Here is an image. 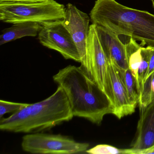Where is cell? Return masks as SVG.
<instances>
[{
    "instance_id": "9c48e42d",
    "label": "cell",
    "mask_w": 154,
    "mask_h": 154,
    "mask_svg": "<svg viewBox=\"0 0 154 154\" xmlns=\"http://www.w3.org/2000/svg\"><path fill=\"white\" fill-rule=\"evenodd\" d=\"M90 18L86 13L79 10L76 7L68 3L66 8L63 25L72 36L79 52L81 63L86 56V42L89 32Z\"/></svg>"
},
{
    "instance_id": "4fadbf2b",
    "label": "cell",
    "mask_w": 154,
    "mask_h": 154,
    "mask_svg": "<svg viewBox=\"0 0 154 154\" xmlns=\"http://www.w3.org/2000/svg\"><path fill=\"white\" fill-rule=\"evenodd\" d=\"M125 45L129 69L136 79L139 93L138 73L142 59L141 54L142 46L138 44L137 41L132 38H131L130 39Z\"/></svg>"
},
{
    "instance_id": "44dd1931",
    "label": "cell",
    "mask_w": 154,
    "mask_h": 154,
    "mask_svg": "<svg viewBox=\"0 0 154 154\" xmlns=\"http://www.w3.org/2000/svg\"><path fill=\"white\" fill-rule=\"evenodd\" d=\"M151 2H152V5H153V8H154V0H151Z\"/></svg>"
},
{
    "instance_id": "3957f363",
    "label": "cell",
    "mask_w": 154,
    "mask_h": 154,
    "mask_svg": "<svg viewBox=\"0 0 154 154\" xmlns=\"http://www.w3.org/2000/svg\"><path fill=\"white\" fill-rule=\"evenodd\" d=\"M73 117L66 94L58 86L47 99L29 103L10 117L1 119L0 129L15 133H34L70 121Z\"/></svg>"
},
{
    "instance_id": "7c38bea8",
    "label": "cell",
    "mask_w": 154,
    "mask_h": 154,
    "mask_svg": "<svg viewBox=\"0 0 154 154\" xmlns=\"http://www.w3.org/2000/svg\"><path fill=\"white\" fill-rule=\"evenodd\" d=\"M43 24L36 22H23L15 23L2 31L0 36V45L26 36L35 37L43 28Z\"/></svg>"
},
{
    "instance_id": "d6986e66",
    "label": "cell",
    "mask_w": 154,
    "mask_h": 154,
    "mask_svg": "<svg viewBox=\"0 0 154 154\" xmlns=\"http://www.w3.org/2000/svg\"><path fill=\"white\" fill-rule=\"evenodd\" d=\"M48 0H0V2H19V3H34L42 2Z\"/></svg>"
},
{
    "instance_id": "52a82bcc",
    "label": "cell",
    "mask_w": 154,
    "mask_h": 154,
    "mask_svg": "<svg viewBox=\"0 0 154 154\" xmlns=\"http://www.w3.org/2000/svg\"><path fill=\"white\" fill-rule=\"evenodd\" d=\"M62 21L58 20L43 24V28L38 33L39 41L44 46L59 52L65 59L81 63L77 47Z\"/></svg>"
},
{
    "instance_id": "ba28073f",
    "label": "cell",
    "mask_w": 154,
    "mask_h": 154,
    "mask_svg": "<svg viewBox=\"0 0 154 154\" xmlns=\"http://www.w3.org/2000/svg\"><path fill=\"white\" fill-rule=\"evenodd\" d=\"M106 92L113 107L112 114L118 119H121L135 112L137 104L131 100L117 67L111 61H109Z\"/></svg>"
},
{
    "instance_id": "5b68a950",
    "label": "cell",
    "mask_w": 154,
    "mask_h": 154,
    "mask_svg": "<svg viewBox=\"0 0 154 154\" xmlns=\"http://www.w3.org/2000/svg\"><path fill=\"white\" fill-rule=\"evenodd\" d=\"M21 147L32 154H70L85 152L89 144L61 135L34 133L23 137Z\"/></svg>"
},
{
    "instance_id": "277c9868",
    "label": "cell",
    "mask_w": 154,
    "mask_h": 154,
    "mask_svg": "<svg viewBox=\"0 0 154 154\" xmlns=\"http://www.w3.org/2000/svg\"><path fill=\"white\" fill-rule=\"evenodd\" d=\"M66 8L54 0L34 3L0 2V20L15 24L36 22L45 24L63 20Z\"/></svg>"
},
{
    "instance_id": "7a4b0ae2",
    "label": "cell",
    "mask_w": 154,
    "mask_h": 154,
    "mask_svg": "<svg viewBox=\"0 0 154 154\" xmlns=\"http://www.w3.org/2000/svg\"><path fill=\"white\" fill-rule=\"evenodd\" d=\"M92 24L112 31L124 44L131 38L140 45L154 46V15L120 4L115 0H96L91 11Z\"/></svg>"
},
{
    "instance_id": "9a60e30c",
    "label": "cell",
    "mask_w": 154,
    "mask_h": 154,
    "mask_svg": "<svg viewBox=\"0 0 154 154\" xmlns=\"http://www.w3.org/2000/svg\"><path fill=\"white\" fill-rule=\"evenodd\" d=\"M141 63L139 68L138 77L139 81V96L140 97L143 91L144 83L146 81L147 75L148 72L150 57V49L149 46L146 48L142 47L141 48Z\"/></svg>"
},
{
    "instance_id": "e0dca14e",
    "label": "cell",
    "mask_w": 154,
    "mask_h": 154,
    "mask_svg": "<svg viewBox=\"0 0 154 154\" xmlns=\"http://www.w3.org/2000/svg\"><path fill=\"white\" fill-rule=\"evenodd\" d=\"M85 152L91 154H122V149L106 144H100L88 149Z\"/></svg>"
},
{
    "instance_id": "ac0fdd59",
    "label": "cell",
    "mask_w": 154,
    "mask_h": 154,
    "mask_svg": "<svg viewBox=\"0 0 154 154\" xmlns=\"http://www.w3.org/2000/svg\"><path fill=\"white\" fill-rule=\"evenodd\" d=\"M150 49L149 66L146 79L154 73V46H149Z\"/></svg>"
},
{
    "instance_id": "ffe728a7",
    "label": "cell",
    "mask_w": 154,
    "mask_h": 154,
    "mask_svg": "<svg viewBox=\"0 0 154 154\" xmlns=\"http://www.w3.org/2000/svg\"><path fill=\"white\" fill-rule=\"evenodd\" d=\"M152 75V81H151V87H152V93H153V99L154 100V73Z\"/></svg>"
},
{
    "instance_id": "6da1fadb",
    "label": "cell",
    "mask_w": 154,
    "mask_h": 154,
    "mask_svg": "<svg viewBox=\"0 0 154 154\" xmlns=\"http://www.w3.org/2000/svg\"><path fill=\"white\" fill-rule=\"evenodd\" d=\"M53 79L65 92L74 116L100 125L105 115L112 114L108 96L81 67L68 66Z\"/></svg>"
},
{
    "instance_id": "2e32d148",
    "label": "cell",
    "mask_w": 154,
    "mask_h": 154,
    "mask_svg": "<svg viewBox=\"0 0 154 154\" xmlns=\"http://www.w3.org/2000/svg\"><path fill=\"white\" fill-rule=\"evenodd\" d=\"M29 103L11 102L1 100H0V118L5 114L11 112H16L28 105Z\"/></svg>"
},
{
    "instance_id": "8992f818",
    "label": "cell",
    "mask_w": 154,
    "mask_h": 154,
    "mask_svg": "<svg viewBox=\"0 0 154 154\" xmlns=\"http://www.w3.org/2000/svg\"><path fill=\"white\" fill-rule=\"evenodd\" d=\"M108 66L109 61L100 43L96 26L92 24L89 27L85 59L80 67L106 94Z\"/></svg>"
},
{
    "instance_id": "8fae6325",
    "label": "cell",
    "mask_w": 154,
    "mask_h": 154,
    "mask_svg": "<svg viewBox=\"0 0 154 154\" xmlns=\"http://www.w3.org/2000/svg\"><path fill=\"white\" fill-rule=\"evenodd\" d=\"M139 109L140 119L131 148L146 149L154 146V100L146 108Z\"/></svg>"
},
{
    "instance_id": "5bb4252c",
    "label": "cell",
    "mask_w": 154,
    "mask_h": 154,
    "mask_svg": "<svg viewBox=\"0 0 154 154\" xmlns=\"http://www.w3.org/2000/svg\"><path fill=\"white\" fill-rule=\"evenodd\" d=\"M116 67L122 82L127 90L131 100L136 104H138L139 96L137 85L131 71L129 68L122 69L118 68L117 66Z\"/></svg>"
},
{
    "instance_id": "30bf717a",
    "label": "cell",
    "mask_w": 154,
    "mask_h": 154,
    "mask_svg": "<svg viewBox=\"0 0 154 154\" xmlns=\"http://www.w3.org/2000/svg\"><path fill=\"white\" fill-rule=\"evenodd\" d=\"M95 26L100 43L108 61L112 62L119 69H128L125 44L112 31L101 26Z\"/></svg>"
}]
</instances>
